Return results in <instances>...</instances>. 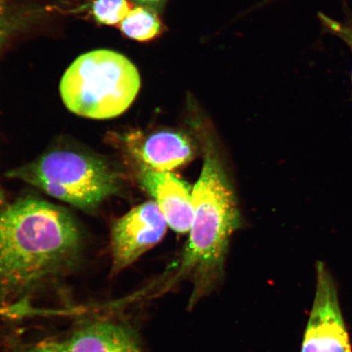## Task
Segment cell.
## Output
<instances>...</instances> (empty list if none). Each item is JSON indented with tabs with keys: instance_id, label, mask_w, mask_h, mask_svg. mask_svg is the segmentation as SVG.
Segmentation results:
<instances>
[{
	"instance_id": "cell-1",
	"label": "cell",
	"mask_w": 352,
	"mask_h": 352,
	"mask_svg": "<svg viewBox=\"0 0 352 352\" xmlns=\"http://www.w3.org/2000/svg\"><path fill=\"white\" fill-rule=\"evenodd\" d=\"M82 240L67 210L23 198L0 212V307L10 306L69 271Z\"/></svg>"
},
{
	"instance_id": "cell-2",
	"label": "cell",
	"mask_w": 352,
	"mask_h": 352,
	"mask_svg": "<svg viewBox=\"0 0 352 352\" xmlns=\"http://www.w3.org/2000/svg\"><path fill=\"white\" fill-rule=\"evenodd\" d=\"M234 188L213 140L208 138L199 178L192 188V219L189 237L164 289L189 280V307L213 292L223 275L231 237L241 227Z\"/></svg>"
},
{
	"instance_id": "cell-3",
	"label": "cell",
	"mask_w": 352,
	"mask_h": 352,
	"mask_svg": "<svg viewBox=\"0 0 352 352\" xmlns=\"http://www.w3.org/2000/svg\"><path fill=\"white\" fill-rule=\"evenodd\" d=\"M140 87L138 69L118 52L99 50L82 54L66 70L60 85L66 107L77 116L109 120L133 103Z\"/></svg>"
},
{
	"instance_id": "cell-4",
	"label": "cell",
	"mask_w": 352,
	"mask_h": 352,
	"mask_svg": "<svg viewBox=\"0 0 352 352\" xmlns=\"http://www.w3.org/2000/svg\"><path fill=\"white\" fill-rule=\"evenodd\" d=\"M48 195L83 210H94L121 188L120 175L100 158L55 151L10 173Z\"/></svg>"
},
{
	"instance_id": "cell-5",
	"label": "cell",
	"mask_w": 352,
	"mask_h": 352,
	"mask_svg": "<svg viewBox=\"0 0 352 352\" xmlns=\"http://www.w3.org/2000/svg\"><path fill=\"white\" fill-rule=\"evenodd\" d=\"M316 271V296L301 352H351L336 285L322 263Z\"/></svg>"
},
{
	"instance_id": "cell-6",
	"label": "cell",
	"mask_w": 352,
	"mask_h": 352,
	"mask_svg": "<svg viewBox=\"0 0 352 352\" xmlns=\"http://www.w3.org/2000/svg\"><path fill=\"white\" fill-rule=\"evenodd\" d=\"M167 226L164 215L154 201L135 206L118 219L111 230L113 274L125 270L160 243Z\"/></svg>"
},
{
	"instance_id": "cell-7",
	"label": "cell",
	"mask_w": 352,
	"mask_h": 352,
	"mask_svg": "<svg viewBox=\"0 0 352 352\" xmlns=\"http://www.w3.org/2000/svg\"><path fill=\"white\" fill-rule=\"evenodd\" d=\"M138 179L166 220L179 233L190 230L192 219V188L173 173L157 171L140 166Z\"/></svg>"
},
{
	"instance_id": "cell-8",
	"label": "cell",
	"mask_w": 352,
	"mask_h": 352,
	"mask_svg": "<svg viewBox=\"0 0 352 352\" xmlns=\"http://www.w3.org/2000/svg\"><path fill=\"white\" fill-rule=\"evenodd\" d=\"M129 149L140 166L168 173L188 164L196 153L195 144L187 134L170 130L154 132L138 142H129Z\"/></svg>"
},
{
	"instance_id": "cell-9",
	"label": "cell",
	"mask_w": 352,
	"mask_h": 352,
	"mask_svg": "<svg viewBox=\"0 0 352 352\" xmlns=\"http://www.w3.org/2000/svg\"><path fill=\"white\" fill-rule=\"evenodd\" d=\"M64 344L67 352H142L129 328L110 321L78 329Z\"/></svg>"
},
{
	"instance_id": "cell-10",
	"label": "cell",
	"mask_w": 352,
	"mask_h": 352,
	"mask_svg": "<svg viewBox=\"0 0 352 352\" xmlns=\"http://www.w3.org/2000/svg\"><path fill=\"white\" fill-rule=\"evenodd\" d=\"M120 28L126 36L138 41H148L162 32V24L156 13L142 7L131 10Z\"/></svg>"
},
{
	"instance_id": "cell-11",
	"label": "cell",
	"mask_w": 352,
	"mask_h": 352,
	"mask_svg": "<svg viewBox=\"0 0 352 352\" xmlns=\"http://www.w3.org/2000/svg\"><path fill=\"white\" fill-rule=\"evenodd\" d=\"M130 11L126 0H96L94 4L96 20L107 25L121 24Z\"/></svg>"
},
{
	"instance_id": "cell-12",
	"label": "cell",
	"mask_w": 352,
	"mask_h": 352,
	"mask_svg": "<svg viewBox=\"0 0 352 352\" xmlns=\"http://www.w3.org/2000/svg\"><path fill=\"white\" fill-rule=\"evenodd\" d=\"M318 19L324 32L341 39L349 47L352 55V12L349 8H346L344 19L341 21L333 19L323 12L318 13ZM351 81L352 88V68Z\"/></svg>"
},
{
	"instance_id": "cell-13",
	"label": "cell",
	"mask_w": 352,
	"mask_h": 352,
	"mask_svg": "<svg viewBox=\"0 0 352 352\" xmlns=\"http://www.w3.org/2000/svg\"><path fill=\"white\" fill-rule=\"evenodd\" d=\"M24 352H67L64 341L43 340L28 347Z\"/></svg>"
},
{
	"instance_id": "cell-14",
	"label": "cell",
	"mask_w": 352,
	"mask_h": 352,
	"mask_svg": "<svg viewBox=\"0 0 352 352\" xmlns=\"http://www.w3.org/2000/svg\"><path fill=\"white\" fill-rule=\"evenodd\" d=\"M135 1L143 4H147V6H157V4L162 2V0H135Z\"/></svg>"
},
{
	"instance_id": "cell-15",
	"label": "cell",
	"mask_w": 352,
	"mask_h": 352,
	"mask_svg": "<svg viewBox=\"0 0 352 352\" xmlns=\"http://www.w3.org/2000/svg\"><path fill=\"white\" fill-rule=\"evenodd\" d=\"M2 199H3V196H2L1 191H0V204H1Z\"/></svg>"
}]
</instances>
